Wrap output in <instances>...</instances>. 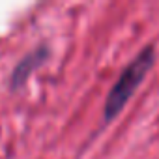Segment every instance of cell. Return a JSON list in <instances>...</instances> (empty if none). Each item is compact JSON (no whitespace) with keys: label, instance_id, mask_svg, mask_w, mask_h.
Segmentation results:
<instances>
[{"label":"cell","instance_id":"6da1fadb","mask_svg":"<svg viewBox=\"0 0 159 159\" xmlns=\"http://www.w3.org/2000/svg\"><path fill=\"white\" fill-rule=\"evenodd\" d=\"M155 64V45L148 43L144 45L139 54L122 69L120 77L107 94L105 105H103V122L111 124L127 105V101L133 98V94L139 90V86L144 83L146 75Z\"/></svg>","mask_w":159,"mask_h":159},{"label":"cell","instance_id":"7a4b0ae2","mask_svg":"<svg viewBox=\"0 0 159 159\" xmlns=\"http://www.w3.org/2000/svg\"><path fill=\"white\" fill-rule=\"evenodd\" d=\"M47 58H49V47H45V45H39V47H36L34 51H30L26 56H23V58L19 60V64H17V66L13 67V71H11V81H10L11 88H13V90L21 88V86L28 81V77H30Z\"/></svg>","mask_w":159,"mask_h":159}]
</instances>
